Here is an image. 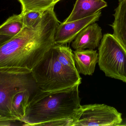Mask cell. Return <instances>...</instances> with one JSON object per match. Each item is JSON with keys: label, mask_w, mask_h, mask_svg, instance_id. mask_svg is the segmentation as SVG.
<instances>
[{"label": "cell", "mask_w": 126, "mask_h": 126, "mask_svg": "<svg viewBox=\"0 0 126 126\" xmlns=\"http://www.w3.org/2000/svg\"><path fill=\"white\" fill-rule=\"evenodd\" d=\"M52 7L44 12L33 26L24 27L17 35L0 44V68L17 67L32 70L54 46L60 24Z\"/></svg>", "instance_id": "cell-1"}, {"label": "cell", "mask_w": 126, "mask_h": 126, "mask_svg": "<svg viewBox=\"0 0 126 126\" xmlns=\"http://www.w3.org/2000/svg\"><path fill=\"white\" fill-rule=\"evenodd\" d=\"M79 84L63 90L45 91L38 89L32 95L23 126H42L56 120L71 121L81 106Z\"/></svg>", "instance_id": "cell-2"}, {"label": "cell", "mask_w": 126, "mask_h": 126, "mask_svg": "<svg viewBox=\"0 0 126 126\" xmlns=\"http://www.w3.org/2000/svg\"><path fill=\"white\" fill-rule=\"evenodd\" d=\"M32 72L38 88L44 91L63 90L81 82L78 71L65 67L60 62L54 47Z\"/></svg>", "instance_id": "cell-3"}, {"label": "cell", "mask_w": 126, "mask_h": 126, "mask_svg": "<svg viewBox=\"0 0 126 126\" xmlns=\"http://www.w3.org/2000/svg\"><path fill=\"white\" fill-rule=\"evenodd\" d=\"M33 87H38L31 70L17 67L0 68V122H17L12 116L13 97L24 88Z\"/></svg>", "instance_id": "cell-4"}, {"label": "cell", "mask_w": 126, "mask_h": 126, "mask_svg": "<svg viewBox=\"0 0 126 126\" xmlns=\"http://www.w3.org/2000/svg\"><path fill=\"white\" fill-rule=\"evenodd\" d=\"M98 53V65L105 76L126 83V49L113 34H104Z\"/></svg>", "instance_id": "cell-5"}, {"label": "cell", "mask_w": 126, "mask_h": 126, "mask_svg": "<svg viewBox=\"0 0 126 126\" xmlns=\"http://www.w3.org/2000/svg\"><path fill=\"white\" fill-rule=\"evenodd\" d=\"M122 114L115 108L102 104L81 105L74 115L70 126H120Z\"/></svg>", "instance_id": "cell-6"}, {"label": "cell", "mask_w": 126, "mask_h": 126, "mask_svg": "<svg viewBox=\"0 0 126 126\" xmlns=\"http://www.w3.org/2000/svg\"><path fill=\"white\" fill-rule=\"evenodd\" d=\"M101 15V11L88 17L60 23L54 37L56 45H66L73 42L79 32L92 23L98 21Z\"/></svg>", "instance_id": "cell-7"}, {"label": "cell", "mask_w": 126, "mask_h": 126, "mask_svg": "<svg viewBox=\"0 0 126 126\" xmlns=\"http://www.w3.org/2000/svg\"><path fill=\"white\" fill-rule=\"evenodd\" d=\"M101 28L94 23L81 31L73 40L71 46L75 50H94L99 46L103 38Z\"/></svg>", "instance_id": "cell-8"}, {"label": "cell", "mask_w": 126, "mask_h": 126, "mask_svg": "<svg viewBox=\"0 0 126 126\" xmlns=\"http://www.w3.org/2000/svg\"><path fill=\"white\" fill-rule=\"evenodd\" d=\"M107 6L104 0H77L72 12L63 22L78 20L96 14Z\"/></svg>", "instance_id": "cell-9"}, {"label": "cell", "mask_w": 126, "mask_h": 126, "mask_svg": "<svg viewBox=\"0 0 126 126\" xmlns=\"http://www.w3.org/2000/svg\"><path fill=\"white\" fill-rule=\"evenodd\" d=\"M74 57L79 73L91 76L94 73L98 60V53L93 49L75 50Z\"/></svg>", "instance_id": "cell-10"}, {"label": "cell", "mask_w": 126, "mask_h": 126, "mask_svg": "<svg viewBox=\"0 0 126 126\" xmlns=\"http://www.w3.org/2000/svg\"><path fill=\"white\" fill-rule=\"evenodd\" d=\"M38 89V87L24 88L13 97L11 115L14 121L20 122L23 124L30 99Z\"/></svg>", "instance_id": "cell-11"}, {"label": "cell", "mask_w": 126, "mask_h": 126, "mask_svg": "<svg viewBox=\"0 0 126 126\" xmlns=\"http://www.w3.org/2000/svg\"><path fill=\"white\" fill-rule=\"evenodd\" d=\"M115 11V19L110 25L113 35L126 49V0H119Z\"/></svg>", "instance_id": "cell-12"}, {"label": "cell", "mask_w": 126, "mask_h": 126, "mask_svg": "<svg viewBox=\"0 0 126 126\" xmlns=\"http://www.w3.org/2000/svg\"><path fill=\"white\" fill-rule=\"evenodd\" d=\"M24 27L23 14L13 15L0 27V38H6L7 41L17 35Z\"/></svg>", "instance_id": "cell-13"}, {"label": "cell", "mask_w": 126, "mask_h": 126, "mask_svg": "<svg viewBox=\"0 0 126 126\" xmlns=\"http://www.w3.org/2000/svg\"><path fill=\"white\" fill-rule=\"evenodd\" d=\"M22 5L21 13L25 14L30 11L44 12L56 3L55 0H18Z\"/></svg>", "instance_id": "cell-14"}, {"label": "cell", "mask_w": 126, "mask_h": 126, "mask_svg": "<svg viewBox=\"0 0 126 126\" xmlns=\"http://www.w3.org/2000/svg\"><path fill=\"white\" fill-rule=\"evenodd\" d=\"M57 53V58L60 62L65 67L77 70L74 57V53L71 48L66 45H55L54 46Z\"/></svg>", "instance_id": "cell-15"}, {"label": "cell", "mask_w": 126, "mask_h": 126, "mask_svg": "<svg viewBox=\"0 0 126 126\" xmlns=\"http://www.w3.org/2000/svg\"><path fill=\"white\" fill-rule=\"evenodd\" d=\"M43 13L41 12L30 11L23 14L25 27H31L36 25L40 19Z\"/></svg>", "instance_id": "cell-16"}, {"label": "cell", "mask_w": 126, "mask_h": 126, "mask_svg": "<svg viewBox=\"0 0 126 126\" xmlns=\"http://www.w3.org/2000/svg\"><path fill=\"white\" fill-rule=\"evenodd\" d=\"M61 0H55V3L56 4L59 1H61Z\"/></svg>", "instance_id": "cell-17"}]
</instances>
